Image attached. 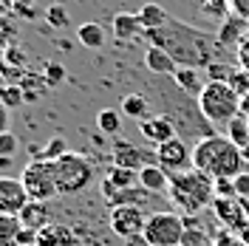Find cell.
Listing matches in <instances>:
<instances>
[{
    "label": "cell",
    "instance_id": "6da1fadb",
    "mask_svg": "<svg viewBox=\"0 0 249 246\" xmlns=\"http://www.w3.org/2000/svg\"><path fill=\"white\" fill-rule=\"evenodd\" d=\"M144 37L150 40V46H159L170 54L178 65L187 68H207L213 60L215 51V37H210L207 31L196 29V26H184L181 20H167L164 29L156 31H144Z\"/></svg>",
    "mask_w": 249,
    "mask_h": 246
},
{
    "label": "cell",
    "instance_id": "7a4b0ae2",
    "mask_svg": "<svg viewBox=\"0 0 249 246\" xmlns=\"http://www.w3.org/2000/svg\"><path fill=\"white\" fill-rule=\"evenodd\" d=\"M193 167L215 178H235L244 173V156L241 147H235L232 141L221 133H210V136L198 139L193 144Z\"/></svg>",
    "mask_w": 249,
    "mask_h": 246
},
{
    "label": "cell",
    "instance_id": "3957f363",
    "mask_svg": "<svg viewBox=\"0 0 249 246\" xmlns=\"http://www.w3.org/2000/svg\"><path fill=\"white\" fill-rule=\"evenodd\" d=\"M170 201L176 210H181L184 215H198L201 210L213 207L215 201V181L210 176L198 173L196 167L170 176V190H167Z\"/></svg>",
    "mask_w": 249,
    "mask_h": 246
},
{
    "label": "cell",
    "instance_id": "277c9868",
    "mask_svg": "<svg viewBox=\"0 0 249 246\" xmlns=\"http://www.w3.org/2000/svg\"><path fill=\"white\" fill-rule=\"evenodd\" d=\"M196 102L213 127H227L235 116H241V96L230 88V82H207Z\"/></svg>",
    "mask_w": 249,
    "mask_h": 246
},
{
    "label": "cell",
    "instance_id": "5b68a950",
    "mask_svg": "<svg viewBox=\"0 0 249 246\" xmlns=\"http://www.w3.org/2000/svg\"><path fill=\"white\" fill-rule=\"evenodd\" d=\"M93 170L91 158L82 153H68L54 161V178H57V195H79L93 184Z\"/></svg>",
    "mask_w": 249,
    "mask_h": 246
},
{
    "label": "cell",
    "instance_id": "8992f818",
    "mask_svg": "<svg viewBox=\"0 0 249 246\" xmlns=\"http://www.w3.org/2000/svg\"><path fill=\"white\" fill-rule=\"evenodd\" d=\"M187 224L184 218L173 210H159L147 215L144 232H142V241L147 246H178L184 241Z\"/></svg>",
    "mask_w": 249,
    "mask_h": 246
},
{
    "label": "cell",
    "instance_id": "52a82bcc",
    "mask_svg": "<svg viewBox=\"0 0 249 246\" xmlns=\"http://www.w3.org/2000/svg\"><path fill=\"white\" fill-rule=\"evenodd\" d=\"M20 181L26 187L31 201H51L57 195V178H54V161L31 158L20 173Z\"/></svg>",
    "mask_w": 249,
    "mask_h": 246
},
{
    "label": "cell",
    "instance_id": "ba28073f",
    "mask_svg": "<svg viewBox=\"0 0 249 246\" xmlns=\"http://www.w3.org/2000/svg\"><path fill=\"white\" fill-rule=\"evenodd\" d=\"M156 164L164 170L167 176L184 173V170L193 167V147H187V141L178 136L170 139V141L156 147Z\"/></svg>",
    "mask_w": 249,
    "mask_h": 246
},
{
    "label": "cell",
    "instance_id": "9c48e42d",
    "mask_svg": "<svg viewBox=\"0 0 249 246\" xmlns=\"http://www.w3.org/2000/svg\"><path fill=\"white\" fill-rule=\"evenodd\" d=\"M144 224H147V215L142 212V207H113L110 210V229L116 238H139L144 232Z\"/></svg>",
    "mask_w": 249,
    "mask_h": 246
},
{
    "label": "cell",
    "instance_id": "30bf717a",
    "mask_svg": "<svg viewBox=\"0 0 249 246\" xmlns=\"http://www.w3.org/2000/svg\"><path fill=\"white\" fill-rule=\"evenodd\" d=\"M110 158H113L116 167L142 170V167H147V164H156V150H142V147H136L127 139H116L113 150H110Z\"/></svg>",
    "mask_w": 249,
    "mask_h": 246
},
{
    "label": "cell",
    "instance_id": "8fae6325",
    "mask_svg": "<svg viewBox=\"0 0 249 246\" xmlns=\"http://www.w3.org/2000/svg\"><path fill=\"white\" fill-rule=\"evenodd\" d=\"M29 201L31 198L20 178L0 176V215H20Z\"/></svg>",
    "mask_w": 249,
    "mask_h": 246
},
{
    "label": "cell",
    "instance_id": "7c38bea8",
    "mask_svg": "<svg viewBox=\"0 0 249 246\" xmlns=\"http://www.w3.org/2000/svg\"><path fill=\"white\" fill-rule=\"evenodd\" d=\"M213 210H215L218 221L227 227V232L241 235L249 227V215L244 210V204H241V198H215L213 201Z\"/></svg>",
    "mask_w": 249,
    "mask_h": 246
},
{
    "label": "cell",
    "instance_id": "4fadbf2b",
    "mask_svg": "<svg viewBox=\"0 0 249 246\" xmlns=\"http://www.w3.org/2000/svg\"><path fill=\"white\" fill-rule=\"evenodd\" d=\"M99 190H102V198H105V204H108L110 210H113V207H142L144 201L150 198V193H147V190H142V187L116 190V187L110 184L108 178H102Z\"/></svg>",
    "mask_w": 249,
    "mask_h": 246
},
{
    "label": "cell",
    "instance_id": "5bb4252c",
    "mask_svg": "<svg viewBox=\"0 0 249 246\" xmlns=\"http://www.w3.org/2000/svg\"><path fill=\"white\" fill-rule=\"evenodd\" d=\"M139 133H142V139H147L150 144L159 147V144L176 139V122H173L170 116H164V113H159V116H144L139 122Z\"/></svg>",
    "mask_w": 249,
    "mask_h": 246
},
{
    "label": "cell",
    "instance_id": "9a60e30c",
    "mask_svg": "<svg viewBox=\"0 0 249 246\" xmlns=\"http://www.w3.org/2000/svg\"><path fill=\"white\" fill-rule=\"evenodd\" d=\"M249 37V23L247 20H238V17H227L224 23H221V29H218L215 34V43L218 46H224V48H230V46H241L244 40Z\"/></svg>",
    "mask_w": 249,
    "mask_h": 246
},
{
    "label": "cell",
    "instance_id": "2e32d148",
    "mask_svg": "<svg viewBox=\"0 0 249 246\" xmlns=\"http://www.w3.org/2000/svg\"><path fill=\"white\" fill-rule=\"evenodd\" d=\"M51 210H48V201H29L26 207H23V212H20V224L31 232H40L46 229L48 224H51Z\"/></svg>",
    "mask_w": 249,
    "mask_h": 246
},
{
    "label": "cell",
    "instance_id": "e0dca14e",
    "mask_svg": "<svg viewBox=\"0 0 249 246\" xmlns=\"http://www.w3.org/2000/svg\"><path fill=\"white\" fill-rule=\"evenodd\" d=\"M37 246H79L77 235L65 224H48L46 229L37 232Z\"/></svg>",
    "mask_w": 249,
    "mask_h": 246
},
{
    "label": "cell",
    "instance_id": "ac0fdd59",
    "mask_svg": "<svg viewBox=\"0 0 249 246\" xmlns=\"http://www.w3.org/2000/svg\"><path fill=\"white\" fill-rule=\"evenodd\" d=\"M139 187L147 190L150 195H164L170 190V176L159 164H147V167L139 170Z\"/></svg>",
    "mask_w": 249,
    "mask_h": 246
},
{
    "label": "cell",
    "instance_id": "d6986e66",
    "mask_svg": "<svg viewBox=\"0 0 249 246\" xmlns=\"http://www.w3.org/2000/svg\"><path fill=\"white\" fill-rule=\"evenodd\" d=\"M144 65H147V71H150V74H161V77H173V74H176V68H178V62L173 60L164 48H159V46L147 48V54H144Z\"/></svg>",
    "mask_w": 249,
    "mask_h": 246
},
{
    "label": "cell",
    "instance_id": "ffe728a7",
    "mask_svg": "<svg viewBox=\"0 0 249 246\" xmlns=\"http://www.w3.org/2000/svg\"><path fill=\"white\" fill-rule=\"evenodd\" d=\"M110 26H113L116 40H136L139 34H144L136 12H119V15H113V23Z\"/></svg>",
    "mask_w": 249,
    "mask_h": 246
},
{
    "label": "cell",
    "instance_id": "44dd1931",
    "mask_svg": "<svg viewBox=\"0 0 249 246\" xmlns=\"http://www.w3.org/2000/svg\"><path fill=\"white\" fill-rule=\"evenodd\" d=\"M136 17H139V23H142V29H144V31L164 29V26H167V20H170V15H167L159 3H144L139 12H136Z\"/></svg>",
    "mask_w": 249,
    "mask_h": 246
},
{
    "label": "cell",
    "instance_id": "7402d4cb",
    "mask_svg": "<svg viewBox=\"0 0 249 246\" xmlns=\"http://www.w3.org/2000/svg\"><path fill=\"white\" fill-rule=\"evenodd\" d=\"M173 82L181 88V91L187 93H201V88L207 85V82H201V77H198V68H187V65H178L176 68V74H173Z\"/></svg>",
    "mask_w": 249,
    "mask_h": 246
},
{
    "label": "cell",
    "instance_id": "603a6c76",
    "mask_svg": "<svg viewBox=\"0 0 249 246\" xmlns=\"http://www.w3.org/2000/svg\"><path fill=\"white\" fill-rule=\"evenodd\" d=\"M23 224L17 215H0V246H20Z\"/></svg>",
    "mask_w": 249,
    "mask_h": 246
},
{
    "label": "cell",
    "instance_id": "cb8c5ba5",
    "mask_svg": "<svg viewBox=\"0 0 249 246\" xmlns=\"http://www.w3.org/2000/svg\"><path fill=\"white\" fill-rule=\"evenodd\" d=\"M224 136L230 139L235 147H241V150H244V147L249 144V119L244 116V113H241V116H235L232 122L224 127Z\"/></svg>",
    "mask_w": 249,
    "mask_h": 246
},
{
    "label": "cell",
    "instance_id": "d4e9b609",
    "mask_svg": "<svg viewBox=\"0 0 249 246\" xmlns=\"http://www.w3.org/2000/svg\"><path fill=\"white\" fill-rule=\"evenodd\" d=\"M108 178L110 184L116 187V190H127V187H139V170H127V167H113L108 170Z\"/></svg>",
    "mask_w": 249,
    "mask_h": 246
},
{
    "label": "cell",
    "instance_id": "484cf974",
    "mask_svg": "<svg viewBox=\"0 0 249 246\" xmlns=\"http://www.w3.org/2000/svg\"><path fill=\"white\" fill-rule=\"evenodd\" d=\"M77 40L82 43L85 48H99L105 43V31L99 23H82L77 29Z\"/></svg>",
    "mask_w": 249,
    "mask_h": 246
},
{
    "label": "cell",
    "instance_id": "4316f807",
    "mask_svg": "<svg viewBox=\"0 0 249 246\" xmlns=\"http://www.w3.org/2000/svg\"><path fill=\"white\" fill-rule=\"evenodd\" d=\"M122 113L142 122V119L147 116V99H144L142 93H127V96L122 99Z\"/></svg>",
    "mask_w": 249,
    "mask_h": 246
},
{
    "label": "cell",
    "instance_id": "83f0119b",
    "mask_svg": "<svg viewBox=\"0 0 249 246\" xmlns=\"http://www.w3.org/2000/svg\"><path fill=\"white\" fill-rule=\"evenodd\" d=\"M0 102L9 110H17L26 105V93L20 88V82H12V85H0Z\"/></svg>",
    "mask_w": 249,
    "mask_h": 246
},
{
    "label": "cell",
    "instance_id": "f1b7e54d",
    "mask_svg": "<svg viewBox=\"0 0 249 246\" xmlns=\"http://www.w3.org/2000/svg\"><path fill=\"white\" fill-rule=\"evenodd\" d=\"M96 127H99L102 133H108V136H116L119 127H122V116H119V110H113V108L99 110V113H96Z\"/></svg>",
    "mask_w": 249,
    "mask_h": 246
},
{
    "label": "cell",
    "instance_id": "f546056e",
    "mask_svg": "<svg viewBox=\"0 0 249 246\" xmlns=\"http://www.w3.org/2000/svg\"><path fill=\"white\" fill-rule=\"evenodd\" d=\"M20 88H23V93H26V102H37V99L48 91V82H46V77L29 74V77H23Z\"/></svg>",
    "mask_w": 249,
    "mask_h": 246
},
{
    "label": "cell",
    "instance_id": "4dcf8cb0",
    "mask_svg": "<svg viewBox=\"0 0 249 246\" xmlns=\"http://www.w3.org/2000/svg\"><path fill=\"white\" fill-rule=\"evenodd\" d=\"M68 153V144H65V139L54 136L46 141V147L40 150V153L34 156V158H46V161H57V158H62V156Z\"/></svg>",
    "mask_w": 249,
    "mask_h": 246
},
{
    "label": "cell",
    "instance_id": "1f68e13d",
    "mask_svg": "<svg viewBox=\"0 0 249 246\" xmlns=\"http://www.w3.org/2000/svg\"><path fill=\"white\" fill-rule=\"evenodd\" d=\"M207 82H230L232 77V65H224V62H210L207 65Z\"/></svg>",
    "mask_w": 249,
    "mask_h": 246
},
{
    "label": "cell",
    "instance_id": "d6a6232c",
    "mask_svg": "<svg viewBox=\"0 0 249 246\" xmlns=\"http://www.w3.org/2000/svg\"><path fill=\"white\" fill-rule=\"evenodd\" d=\"M20 150V141L12 130L0 133V158H15V153Z\"/></svg>",
    "mask_w": 249,
    "mask_h": 246
},
{
    "label": "cell",
    "instance_id": "836d02e7",
    "mask_svg": "<svg viewBox=\"0 0 249 246\" xmlns=\"http://www.w3.org/2000/svg\"><path fill=\"white\" fill-rule=\"evenodd\" d=\"M43 77H46L48 88H57L62 79H65V68H62L60 62H46L43 65Z\"/></svg>",
    "mask_w": 249,
    "mask_h": 246
},
{
    "label": "cell",
    "instance_id": "e575fe53",
    "mask_svg": "<svg viewBox=\"0 0 249 246\" xmlns=\"http://www.w3.org/2000/svg\"><path fill=\"white\" fill-rule=\"evenodd\" d=\"M230 88H232V91L238 93V96H241V99H244V96L249 93V74H247V71L235 68L232 77H230Z\"/></svg>",
    "mask_w": 249,
    "mask_h": 246
},
{
    "label": "cell",
    "instance_id": "d590c367",
    "mask_svg": "<svg viewBox=\"0 0 249 246\" xmlns=\"http://www.w3.org/2000/svg\"><path fill=\"white\" fill-rule=\"evenodd\" d=\"M46 20L51 29H65L68 26V12L62 6H48L46 9Z\"/></svg>",
    "mask_w": 249,
    "mask_h": 246
},
{
    "label": "cell",
    "instance_id": "8d00e7d4",
    "mask_svg": "<svg viewBox=\"0 0 249 246\" xmlns=\"http://www.w3.org/2000/svg\"><path fill=\"white\" fill-rule=\"evenodd\" d=\"M215 198H238L235 178H215Z\"/></svg>",
    "mask_w": 249,
    "mask_h": 246
},
{
    "label": "cell",
    "instance_id": "74e56055",
    "mask_svg": "<svg viewBox=\"0 0 249 246\" xmlns=\"http://www.w3.org/2000/svg\"><path fill=\"white\" fill-rule=\"evenodd\" d=\"M227 12H230V17L249 23V0H227Z\"/></svg>",
    "mask_w": 249,
    "mask_h": 246
},
{
    "label": "cell",
    "instance_id": "f35d334b",
    "mask_svg": "<svg viewBox=\"0 0 249 246\" xmlns=\"http://www.w3.org/2000/svg\"><path fill=\"white\" fill-rule=\"evenodd\" d=\"M23 62H26L23 48H17V46H6L3 48V65H23Z\"/></svg>",
    "mask_w": 249,
    "mask_h": 246
},
{
    "label": "cell",
    "instance_id": "ab89813d",
    "mask_svg": "<svg viewBox=\"0 0 249 246\" xmlns=\"http://www.w3.org/2000/svg\"><path fill=\"white\" fill-rule=\"evenodd\" d=\"M210 246H247L244 241H241V235H235V232H221V235H215V241Z\"/></svg>",
    "mask_w": 249,
    "mask_h": 246
},
{
    "label": "cell",
    "instance_id": "60d3db41",
    "mask_svg": "<svg viewBox=\"0 0 249 246\" xmlns=\"http://www.w3.org/2000/svg\"><path fill=\"white\" fill-rule=\"evenodd\" d=\"M235 193H238V198L249 201V173L247 170L241 176H235Z\"/></svg>",
    "mask_w": 249,
    "mask_h": 246
},
{
    "label": "cell",
    "instance_id": "b9f144b4",
    "mask_svg": "<svg viewBox=\"0 0 249 246\" xmlns=\"http://www.w3.org/2000/svg\"><path fill=\"white\" fill-rule=\"evenodd\" d=\"M238 68L249 74V37L241 43V46H238Z\"/></svg>",
    "mask_w": 249,
    "mask_h": 246
},
{
    "label": "cell",
    "instance_id": "7bdbcfd3",
    "mask_svg": "<svg viewBox=\"0 0 249 246\" xmlns=\"http://www.w3.org/2000/svg\"><path fill=\"white\" fill-rule=\"evenodd\" d=\"M12 34H15V26H12V23H6V17H0V48L9 46Z\"/></svg>",
    "mask_w": 249,
    "mask_h": 246
},
{
    "label": "cell",
    "instance_id": "ee69618b",
    "mask_svg": "<svg viewBox=\"0 0 249 246\" xmlns=\"http://www.w3.org/2000/svg\"><path fill=\"white\" fill-rule=\"evenodd\" d=\"M12 12H15L17 17H23V20H34V17H37L34 6H26V3H15V6H12Z\"/></svg>",
    "mask_w": 249,
    "mask_h": 246
},
{
    "label": "cell",
    "instance_id": "f6af8a7d",
    "mask_svg": "<svg viewBox=\"0 0 249 246\" xmlns=\"http://www.w3.org/2000/svg\"><path fill=\"white\" fill-rule=\"evenodd\" d=\"M9 113H12V110L0 102V133H6V130H9Z\"/></svg>",
    "mask_w": 249,
    "mask_h": 246
},
{
    "label": "cell",
    "instance_id": "bcb514c9",
    "mask_svg": "<svg viewBox=\"0 0 249 246\" xmlns=\"http://www.w3.org/2000/svg\"><path fill=\"white\" fill-rule=\"evenodd\" d=\"M241 113H244V116L249 119V93L244 96V99H241Z\"/></svg>",
    "mask_w": 249,
    "mask_h": 246
},
{
    "label": "cell",
    "instance_id": "7dc6e473",
    "mask_svg": "<svg viewBox=\"0 0 249 246\" xmlns=\"http://www.w3.org/2000/svg\"><path fill=\"white\" fill-rule=\"evenodd\" d=\"M9 9H12V0H0V17H6Z\"/></svg>",
    "mask_w": 249,
    "mask_h": 246
},
{
    "label": "cell",
    "instance_id": "c3c4849f",
    "mask_svg": "<svg viewBox=\"0 0 249 246\" xmlns=\"http://www.w3.org/2000/svg\"><path fill=\"white\" fill-rule=\"evenodd\" d=\"M127 246H147V244L142 241V235H139V238H130V241H127Z\"/></svg>",
    "mask_w": 249,
    "mask_h": 246
},
{
    "label": "cell",
    "instance_id": "681fc988",
    "mask_svg": "<svg viewBox=\"0 0 249 246\" xmlns=\"http://www.w3.org/2000/svg\"><path fill=\"white\" fill-rule=\"evenodd\" d=\"M12 167V158H0V170H9Z\"/></svg>",
    "mask_w": 249,
    "mask_h": 246
},
{
    "label": "cell",
    "instance_id": "f907efd6",
    "mask_svg": "<svg viewBox=\"0 0 249 246\" xmlns=\"http://www.w3.org/2000/svg\"><path fill=\"white\" fill-rule=\"evenodd\" d=\"M241 241H244V244L249 246V227H247V229H244V232H241Z\"/></svg>",
    "mask_w": 249,
    "mask_h": 246
},
{
    "label": "cell",
    "instance_id": "816d5d0a",
    "mask_svg": "<svg viewBox=\"0 0 249 246\" xmlns=\"http://www.w3.org/2000/svg\"><path fill=\"white\" fill-rule=\"evenodd\" d=\"M241 156H244V161H249V144L244 147V150H241Z\"/></svg>",
    "mask_w": 249,
    "mask_h": 246
},
{
    "label": "cell",
    "instance_id": "f5cc1de1",
    "mask_svg": "<svg viewBox=\"0 0 249 246\" xmlns=\"http://www.w3.org/2000/svg\"><path fill=\"white\" fill-rule=\"evenodd\" d=\"M15 3H26V6H31V0H12V6H15Z\"/></svg>",
    "mask_w": 249,
    "mask_h": 246
},
{
    "label": "cell",
    "instance_id": "db71d44e",
    "mask_svg": "<svg viewBox=\"0 0 249 246\" xmlns=\"http://www.w3.org/2000/svg\"><path fill=\"white\" fill-rule=\"evenodd\" d=\"M178 246H184V244H178Z\"/></svg>",
    "mask_w": 249,
    "mask_h": 246
}]
</instances>
